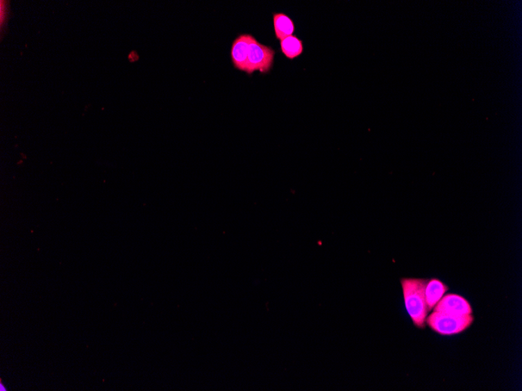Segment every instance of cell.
Returning <instances> with one entry per match:
<instances>
[{"label":"cell","instance_id":"6da1fadb","mask_svg":"<svg viewBox=\"0 0 522 391\" xmlns=\"http://www.w3.org/2000/svg\"><path fill=\"white\" fill-rule=\"evenodd\" d=\"M428 281V279L417 278H403L401 280L407 311L414 325L420 329L426 328L427 316L430 313L426 299Z\"/></svg>","mask_w":522,"mask_h":391},{"label":"cell","instance_id":"7a4b0ae2","mask_svg":"<svg viewBox=\"0 0 522 391\" xmlns=\"http://www.w3.org/2000/svg\"><path fill=\"white\" fill-rule=\"evenodd\" d=\"M474 321V316L453 315L433 312L427 316L426 324L432 331L444 336H451L467 330Z\"/></svg>","mask_w":522,"mask_h":391},{"label":"cell","instance_id":"3957f363","mask_svg":"<svg viewBox=\"0 0 522 391\" xmlns=\"http://www.w3.org/2000/svg\"><path fill=\"white\" fill-rule=\"evenodd\" d=\"M276 51L271 46L261 44L253 37L249 46L246 73L251 76L255 71L268 73L275 63Z\"/></svg>","mask_w":522,"mask_h":391},{"label":"cell","instance_id":"277c9868","mask_svg":"<svg viewBox=\"0 0 522 391\" xmlns=\"http://www.w3.org/2000/svg\"><path fill=\"white\" fill-rule=\"evenodd\" d=\"M433 309L434 312L458 316L473 313L469 302L462 296L455 294L444 296Z\"/></svg>","mask_w":522,"mask_h":391},{"label":"cell","instance_id":"5b68a950","mask_svg":"<svg viewBox=\"0 0 522 391\" xmlns=\"http://www.w3.org/2000/svg\"><path fill=\"white\" fill-rule=\"evenodd\" d=\"M253 37L250 34H241L234 40L231 49V58L235 69L246 73L249 46Z\"/></svg>","mask_w":522,"mask_h":391},{"label":"cell","instance_id":"8992f818","mask_svg":"<svg viewBox=\"0 0 522 391\" xmlns=\"http://www.w3.org/2000/svg\"><path fill=\"white\" fill-rule=\"evenodd\" d=\"M448 290L449 288L438 279L432 278L428 280L426 288V299L430 312L437 306Z\"/></svg>","mask_w":522,"mask_h":391},{"label":"cell","instance_id":"52a82bcc","mask_svg":"<svg viewBox=\"0 0 522 391\" xmlns=\"http://www.w3.org/2000/svg\"><path fill=\"white\" fill-rule=\"evenodd\" d=\"M273 24H274L276 38L279 41L294 35L295 24L288 15L284 13H275L273 15Z\"/></svg>","mask_w":522,"mask_h":391},{"label":"cell","instance_id":"ba28073f","mask_svg":"<svg viewBox=\"0 0 522 391\" xmlns=\"http://www.w3.org/2000/svg\"><path fill=\"white\" fill-rule=\"evenodd\" d=\"M281 51L289 60L299 58L303 52V41L296 35H290L280 41Z\"/></svg>","mask_w":522,"mask_h":391}]
</instances>
